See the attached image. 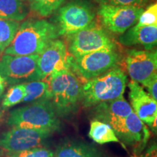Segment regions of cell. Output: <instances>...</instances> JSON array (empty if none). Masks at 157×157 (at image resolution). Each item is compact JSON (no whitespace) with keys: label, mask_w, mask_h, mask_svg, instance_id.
I'll use <instances>...</instances> for the list:
<instances>
[{"label":"cell","mask_w":157,"mask_h":157,"mask_svg":"<svg viewBox=\"0 0 157 157\" xmlns=\"http://www.w3.org/2000/svg\"><path fill=\"white\" fill-rule=\"evenodd\" d=\"M28 15V9L21 0H0V18L21 21Z\"/></svg>","instance_id":"obj_18"},{"label":"cell","mask_w":157,"mask_h":157,"mask_svg":"<svg viewBox=\"0 0 157 157\" xmlns=\"http://www.w3.org/2000/svg\"><path fill=\"white\" fill-rule=\"evenodd\" d=\"M55 151L48 148L37 147L15 152H7L4 157H53Z\"/></svg>","instance_id":"obj_23"},{"label":"cell","mask_w":157,"mask_h":157,"mask_svg":"<svg viewBox=\"0 0 157 157\" xmlns=\"http://www.w3.org/2000/svg\"><path fill=\"white\" fill-rule=\"evenodd\" d=\"M71 55L62 40L56 39L39 55L34 81L44 80L56 72L71 69Z\"/></svg>","instance_id":"obj_10"},{"label":"cell","mask_w":157,"mask_h":157,"mask_svg":"<svg viewBox=\"0 0 157 157\" xmlns=\"http://www.w3.org/2000/svg\"><path fill=\"white\" fill-rule=\"evenodd\" d=\"M143 10L140 7L101 5L98 14L108 30L123 34L137 24Z\"/></svg>","instance_id":"obj_11"},{"label":"cell","mask_w":157,"mask_h":157,"mask_svg":"<svg viewBox=\"0 0 157 157\" xmlns=\"http://www.w3.org/2000/svg\"><path fill=\"white\" fill-rule=\"evenodd\" d=\"M150 128L151 129V131L154 133L155 135H157V114L155 117L154 121H153L152 124L150 126Z\"/></svg>","instance_id":"obj_29"},{"label":"cell","mask_w":157,"mask_h":157,"mask_svg":"<svg viewBox=\"0 0 157 157\" xmlns=\"http://www.w3.org/2000/svg\"><path fill=\"white\" fill-rule=\"evenodd\" d=\"M96 119L109 124L119 140L142 151L150 136L148 129L134 111L129 115L102 116Z\"/></svg>","instance_id":"obj_5"},{"label":"cell","mask_w":157,"mask_h":157,"mask_svg":"<svg viewBox=\"0 0 157 157\" xmlns=\"http://www.w3.org/2000/svg\"><path fill=\"white\" fill-rule=\"evenodd\" d=\"M126 66L131 80L146 87L157 74V48L129 50Z\"/></svg>","instance_id":"obj_13"},{"label":"cell","mask_w":157,"mask_h":157,"mask_svg":"<svg viewBox=\"0 0 157 157\" xmlns=\"http://www.w3.org/2000/svg\"><path fill=\"white\" fill-rule=\"evenodd\" d=\"M95 14L89 6L82 2H71L59 9L57 27L60 36H70L93 23Z\"/></svg>","instance_id":"obj_9"},{"label":"cell","mask_w":157,"mask_h":157,"mask_svg":"<svg viewBox=\"0 0 157 157\" xmlns=\"http://www.w3.org/2000/svg\"><path fill=\"white\" fill-rule=\"evenodd\" d=\"M68 52L73 57L102 50H115V44L105 31L93 23L68 36Z\"/></svg>","instance_id":"obj_7"},{"label":"cell","mask_w":157,"mask_h":157,"mask_svg":"<svg viewBox=\"0 0 157 157\" xmlns=\"http://www.w3.org/2000/svg\"><path fill=\"white\" fill-rule=\"evenodd\" d=\"M6 84L7 83H6L5 80L4 79V78L2 76L1 74H0V97L2 95L4 91H5Z\"/></svg>","instance_id":"obj_28"},{"label":"cell","mask_w":157,"mask_h":157,"mask_svg":"<svg viewBox=\"0 0 157 157\" xmlns=\"http://www.w3.org/2000/svg\"><path fill=\"white\" fill-rule=\"evenodd\" d=\"M60 36L56 25L46 20H28L20 25L5 54L13 56L40 55Z\"/></svg>","instance_id":"obj_1"},{"label":"cell","mask_w":157,"mask_h":157,"mask_svg":"<svg viewBox=\"0 0 157 157\" xmlns=\"http://www.w3.org/2000/svg\"><path fill=\"white\" fill-rule=\"evenodd\" d=\"M53 157H103V154L92 143L68 140L57 147Z\"/></svg>","instance_id":"obj_16"},{"label":"cell","mask_w":157,"mask_h":157,"mask_svg":"<svg viewBox=\"0 0 157 157\" xmlns=\"http://www.w3.org/2000/svg\"><path fill=\"white\" fill-rule=\"evenodd\" d=\"M137 25H154L157 26V2L153 4L143 10L139 17Z\"/></svg>","instance_id":"obj_24"},{"label":"cell","mask_w":157,"mask_h":157,"mask_svg":"<svg viewBox=\"0 0 157 157\" xmlns=\"http://www.w3.org/2000/svg\"><path fill=\"white\" fill-rule=\"evenodd\" d=\"M66 0H31L30 9L36 15L46 17L56 11Z\"/></svg>","instance_id":"obj_21"},{"label":"cell","mask_w":157,"mask_h":157,"mask_svg":"<svg viewBox=\"0 0 157 157\" xmlns=\"http://www.w3.org/2000/svg\"><path fill=\"white\" fill-rule=\"evenodd\" d=\"M44 80L49 84L50 101L59 118L75 114L82 104L81 79L68 69L52 74Z\"/></svg>","instance_id":"obj_2"},{"label":"cell","mask_w":157,"mask_h":157,"mask_svg":"<svg viewBox=\"0 0 157 157\" xmlns=\"http://www.w3.org/2000/svg\"><path fill=\"white\" fill-rule=\"evenodd\" d=\"M101 5L140 7L147 0H98Z\"/></svg>","instance_id":"obj_25"},{"label":"cell","mask_w":157,"mask_h":157,"mask_svg":"<svg viewBox=\"0 0 157 157\" xmlns=\"http://www.w3.org/2000/svg\"><path fill=\"white\" fill-rule=\"evenodd\" d=\"M142 157H157V140L150 145Z\"/></svg>","instance_id":"obj_27"},{"label":"cell","mask_w":157,"mask_h":157,"mask_svg":"<svg viewBox=\"0 0 157 157\" xmlns=\"http://www.w3.org/2000/svg\"><path fill=\"white\" fill-rule=\"evenodd\" d=\"M89 137L98 144L120 143V140L109 124L96 119L90 121Z\"/></svg>","instance_id":"obj_17"},{"label":"cell","mask_w":157,"mask_h":157,"mask_svg":"<svg viewBox=\"0 0 157 157\" xmlns=\"http://www.w3.org/2000/svg\"><path fill=\"white\" fill-rule=\"evenodd\" d=\"M129 99L134 112L146 125L150 127L157 114V102L137 82L128 83Z\"/></svg>","instance_id":"obj_14"},{"label":"cell","mask_w":157,"mask_h":157,"mask_svg":"<svg viewBox=\"0 0 157 157\" xmlns=\"http://www.w3.org/2000/svg\"><path fill=\"white\" fill-rule=\"evenodd\" d=\"M25 88V96L23 103L50 100V91L48 82L45 80H38L23 83Z\"/></svg>","instance_id":"obj_19"},{"label":"cell","mask_w":157,"mask_h":157,"mask_svg":"<svg viewBox=\"0 0 157 157\" xmlns=\"http://www.w3.org/2000/svg\"><path fill=\"white\" fill-rule=\"evenodd\" d=\"M39 55L0 57V74L8 84L25 83L34 80Z\"/></svg>","instance_id":"obj_8"},{"label":"cell","mask_w":157,"mask_h":157,"mask_svg":"<svg viewBox=\"0 0 157 157\" xmlns=\"http://www.w3.org/2000/svg\"><path fill=\"white\" fill-rule=\"evenodd\" d=\"M119 56L115 50H102L71 58V70L86 82L116 67Z\"/></svg>","instance_id":"obj_6"},{"label":"cell","mask_w":157,"mask_h":157,"mask_svg":"<svg viewBox=\"0 0 157 157\" xmlns=\"http://www.w3.org/2000/svg\"><path fill=\"white\" fill-rule=\"evenodd\" d=\"M7 124L10 127H25L58 132L61 122L50 100L31 102L10 111Z\"/></svg>","instance_id":"obj_4"},{"label":"cell","mask_w":157,"mask_h":157,"mask_svg":"<svg viewBox=\"0 0 157 157\" xmlns=\"http://www.w3.org/2000/svg\"><path fill=\"white\" fill-rule=\"evenodd\" d=\"M2 105H0V117H1V115H2Z\"/></svg>","instance_id":"obj_30"},{"label":"cell","mask_w":157,"mask_h":157,"mask_svg":"<svg viewBox=\"0 0 157 157\" xmlns=\"http://www.w3.org/2000/svg\"><path fill=\"white\" fill-rule=\"evenodd\" d=\"M125 46H141L146 50L157 47V26L135 25L119 37Z\"/></svg>","instance_id":"obj_15"},{"label":"cell","mask_w":157,"mask_h":157,"mask_svg":"<svg viewBox=\"0 0 157 157\" xmlns=\"http://www.w3.org/2000/svg\"><path fill=\"white\" fill-rule=\"evenodd\" d=\"M146 87L148 93L157 102V74L148 82Z\"/></svg>","instance_id":"obj_26"},{"label":"cell","mask_w":157,"mask_h":157,"mask_svg":"<svg viewBox=\"0 0 157 157\" xmlns=\"http://www.w3.org/2000/svg\"><path fill=\"white\" fill-rule=\"evenodd\" d=\"M25 96V88L24 84H13L6 93L2 102L3 110L9 109L14 105L22 103Z\"/></svg>","instance_id":"obj_22"},{"label":"cell","mask_w":157,"mask_h":157,"mask_svg":"<svg viewBox=\"0 0 157 157\" xmlns=\"http://www.w3.org/2000/svg\"><path fill=\"white\" fill-rule=\"evenodd\" d=\"M20 25L19 21L0 18V57L13 40Z\"/></svg>","instance_id":"obj_20"},{"label":"cell","mask_w":157,"mask_h":157,"mask_svg":"<svg viewBox=\"0 0 157 157\" xmlns=\"http://www.w3.org/2000/svg\"><path fill=\"white\" fill-rule=\"evenodd\" d=\"M53 132L25 127H11L0 135V148L7 152H15L42 146Z\"/></svg>","instance_id":"obj_12"},{"label":"cell","mask_w":157,"mask_h":157,"mask_svg":"<svg viewBox=\"0 0 157 157\" xmlns=\"http://www.w3.org/2000/svg\"><path fill=\"white\" fill-rule=\"evenodd\" d=\"M127 83L124 72L116 66L83 84L82 105L84 108H93L117 99L123 96Z\"/></svg>","instance_id":"obj_3"}]
</instances>
